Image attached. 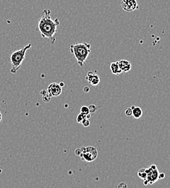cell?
Masks as SVG:
<instances>
[{
	"label": "cell",
	"instance_id": "6da1fadb",
	"mask_svg": "<svg viewBox=\"0 0 170 188\" xmlns=\"http://www.w3.org/2000/svg\"><path fill=\"white\" fill-rule=\"evenodd\" d=\"M60 22L58 18L53 20L51 17V10L44 9L41 18L38 20L36 30L43 38H48L53 44L56 40V33Z\"/></svg>",
	"mask_w": 170,
	"mask_h": 188
},
{
	"label": "cell",
	"instance_id": "7a4b0ae2",
	"mask_svg": "<svg viewBox=\"0 0 170 188\" xmlns=\"http://www.w3.org/2000/svg\"><path fill=\"white\" fill-rule=\"evenodd\" d=\"M70 53L75 58L77 64L83 67L90 53V45L86 42L70 45Z\"/></svg>",
	"mask_w": 170,
	"mask_h": 188
},
{
	"label": "cell",
	"instance_id": "3957f363",
	"mask_svg": "<svg viewBox=\"0 0 170 188\" xmlns=\"http://www.w3.org/2000/svg\"><path fill=\"white\" fill-rule=\"evenodd\" d=\"M31 47V44L29 43L24 46L23 48L17 50L12 52L10 55V63H11V69L10 72L13 74H15L17 70L20 68L22 63L23 62L25 58L26 51Z\"/></svg>",
	"mask_w": 170,
	"mask_h": 188
},
{
	"label": "cell",
	"instance_id": "277c9868",
	"mask_svg": "<svg viewBox=\"0 0 170 188\" xmlns=\"http://www.w3.org/2000/svg\"><path fill=\"white\" fill-rule=\"evenodd\" d=\"M81 153L79 155L82 161L86 162H91L94 161L98 156V150L93 146L81 147Z\"/></svg>",
	"mask_w": 170,
	"mask_h": 188
},
{
	"label": "cell",
	"instance_id": "5b68a950",
	"mask_svg": "<svg viewBox=\"0 0 170 188\" xmlns=\"http://www.w3.org/2000/svg\"><path fill=\"white\" fill-rule=\"evenodd\" d=\"M145 171L147 174L146 179L148 181V184H152L158 179L159 171H158V168H152L149 167L148 168H145Z\"/></svg>",
	"mask_w": 170,
	"mask_h": 188
},
{
	"label": "cell",
	"instance_id": "8992f818",
	"mask_svg": "<svg viewBox=\"0 0 170 188\" xmlns=\"http://www.w3.org/2000/svg\"><path fill=\"white\" fill-rule=\"evenodd\" d=\"M121 7L126 12H132L139 8L137 0H122Z\"/></svg>",
	"mask_w": 170,
	"mask_h": 188
},
{
	"label": "cell",
	"instance_id": "52a82bcc",
	"mask_svg": "<svg viewBox=\"0 0 170 188\" xmlns=\"http://www.w3.org/2000/svg\"><path fill=\"white\" fill-rule=\"evenodd\" d=\"M47 91L51 97H56L61 93L62 90L61 87L59 85V83L52 82L48 86Z\"/></svg>",
	"mask_w": 170,
	"mask_h": 188
},
{
	"label": "cell",
	"instance_id": "ba28073f",
	"mask_svg": "<svg viewBox=\"0 0 170 188\" xmlns=\"http://www.w3.org/2000/svg\"><path fill=\"white\" fill-rule=\"evenodd\" d=\"M86 80L91 84L93 86H95L98 85L100 82V77L98 74H95L92 71H89L85 77Z\"/></svg>",
	"mask_w": 170,
	"mask_h": 188
},
{
	"label": "cell",
	"instance_id": "9c48e42d",
	"mask_svg": "<svg viewBox=\"0 0 170 188\" xmlns=\"http://www.w3.org/2000/svg\"><path fill=\"white\" fill-rule=\"evenodd\" d=\"M118 65L122 72H128L132 69V64L129 62V61H127L126 59H121L117 61Z\"/></svg>",
	"mask_w": 170,
	"mask_h": 188
},
{
	"label": "cell",
	"instance_id": "30bf717a",
	"mask_svg": "<svg viewBox=\"0 0 170 188\" xmlns=\"http://www.w3.org/2000/svg\"><path fill=\"white\" fill-rule=\"evenodd\" d=\"M131 108H132V115L133 116L134 118L139 119L140 117H141V116L143 115V110L141 109L140 107L132 106Z\"/></svg>",
	"mask_w": 170,
	"mask_h": 188
},
{
	"label": "cell",
	"instance_id": "8fae6325",
	"mask_svg": "<svg viewBox=\"0 0 170 188\" xmlns=\"http://www.w3.org/2000/svg\"><path fill=\"white\" fill-rule=\"evenodd\" d=\"M110 69H111V72H112V74H119L122 73V71L118 65V63L117 61H115V62H112L110 64Z\"/></svg>",
	"mask_w": 170,
	"mask_h": 188
},
{
	"label": "cell",
	"instance_id": "7c38bea8",
	"mask_svg": "<svg viewBox=\"0 0 170 188\" xmlns=\"http://www.w3.org/2000/svg\"><path fill=\"white\" fill-rule=\"evenodd\" d=\"M40 94H41V95L42 96V100H43V102L48 103V102L50 101L51 97L50 95L48 94L47 90H42L40 92Z\"/></svg>",
	"mask_w": 170,
	"mask_h": 188
},
{
	"label": "cell",
	"instance_id": "4fadbf2b",
	"mask_svg": "<svg viewBox=\"0 0 170 188\" xmlns=\"http://www.w3.org/2000/svg\"><path fill=\"white\" fill-rule=\"evenodd\" d=\"M80 113L85 114V115H87L88 114H90L89 112V109H88V106H82L81 108H80Z\"/></svg>",
	"mask_w": 170,
	"mask_h": 188
},
{
	"label": "cell",
	"instance_id": "5bb4252c",
	"mask_svg": "<svg viewBox=\"0 0 170 188\" xmlns=\"http://www.w3.org/2000/svg\"><path fill=\"white\" fill-rule=\"evenodd\" d=\"M85 118H86V115H85V114H82V113H80V114L77 116L76 120H77V121L78 123H81V121H82L84 119H85Z\"/></svg>",
	"mask_w": 170,
	"mask_h": 188
},
{
	"label": "cell",
	"instance_id": "9a60e30c",
	"mask_svg": "<svg viewBox=\"0 0 170 188\" xmlns=\"http://www.w3.org/2000/svg\"><path fill=\"white\" fill-rule=\"evenodd\" d=\"M88 109L90 113H95L97 110V106L94 104H90L88 106Z\"/></svg>",
	"mask_w": 170,
	"mask_h": 188
},
{
	"label": "cell",
	"instance_id": "2e32d148",
	"mask_svg": "<svg viewBox=\"0 0 170 188\" xmlns=\"http://www.w3.org/2000/svg\"><path fill=\"white\" fill-rule=\"evenodd\" d=\"M137 176L142 179H146V176H147V174L145 173V171H138L137 172Z\"/></svg>",
	"mask_w": 170,
	"mask_h": 188
},
{
	"label": "cell",
	"instance_id": "e0dca14e",
	"mask_svg": "<svg viewBox=\"0 0 170 188\" xmlns=\"http://www.w3.org/2000/svg\"><path fill=\"white\" fill-rule=\"evenodd\" d=\"M81 124H82V126L83 127H88L89 125H90V121H89V119H84L82 121H81Z\"/></svg>",
	"mask_w": 170,
	"mask_h": 188
},
{
	"label": "cell",
	"instance_id": "ac0fdd59",
	"mask_svg": "<svg viewBox=\"0 0 170 188\" xmlns=\"http://www.w3.org/2000/svg\"><path fill=\"white\" fill-rule=\"evenodd\" d=\"M124 113H125V115L127 116H132V108H131V107L127 108L125 110Z\"/></svg>",
	"mask_w": 170,
	"mask_h": 188
},
{
	"label": "cell",
	"instance_id": "d6986e66",
	"mask_svg": "<svg viewBox=\"0 0 170 188\" xmlns=\"http://www.w3.org/2000/svg\"><path fill=\"white\" fill-rule=\"evenodd\" d=\"M118 187L119 188H127V185L124 183V182H121L118 184Z\"/></svg>",
	"mask_w": 170,
	"mask_h": 188
},
{
	"label": "cell",
	"instance_id": "ffe728a7",
	"mask_svg": "<svg viewBox=\"0 0 170 188\" xmlns=\"http://www.w3.org/2000/svg\"><path fill=\"white\" fill-rule=\"evenodd\" d=\"M75 153L76 155H80V153H81V150H80V148H77V149H75Z\"/></svg>",
	"mask_w": 170,
	"mask_h": 188
},
{
	"label": "cell",
	"instance_id": "44dd1931",
	"mask_svg": "<svg viewBox=\"0 0 170 188\" xmlns=\"http://www.w3.org/2000/svg\"><path fill=\"white\" fill-rule=\"evenodd\" d=\"M82 90H83V92L85 93H88L90 91V88H89L88 86H85Z\"/></svg>",
	"mask_w": 170,
	"mask_h": 188
},
{
	"label": "cell",
	"instance_id": "7402d4cb",
	"mask_svg": "<svg viewBox=\"0 0 170 188\" xmlns=\"http://www.w3.org/2000/svg\"><path fill=\"white\" fill-rule=\"evenodd\" d=\"M164 177H165V174L164 173H159V174H158V179H163Z\"/></svg>",
	"mask_w": 170,
	"mask_h": 188
},
{
	"label": "cell",
	"instance_id": "603a6c76",
	"mask_svg": "<svg viewBox=\"0 0 170 188\" xmlns=\"http://www.w3.org/2000/svg\"><path fill=\"white\" fill-rule=\"evenodd\" d=\"M143 184L144 185H148V181L145 179H143Z\"/></svg>",
	"mask_w": 170,
	"mask_h": 188
},
{
	"label": "cell",
	"instance_id": "cb8c5ba5",
	"mask_svg": "<svg viewBox=\"0 0 170 188\" xmlns=\"http://www.w3.org/2000/svg\"><path fill=\"white\" fill-rule=\"evenodd\" d=\"M150 167L152 168H157V166H156V164H151V166Z\"/></svg>",
	"mask_w": 170,
	"mask_h": 188
},
{
	"label": "cell",
	"instance_id": "d4e9b609",
	"mask_svg": "<svg viewBox=\"0 0 170 188\" xmlns=\"http://www.w3.org/2000/svg\"><path fill=\"white\" fill-rule=\"evenodd\" d=\"M59 85H60L61 87H62L64 85V82H59Z\"/></svg>",
	"mask_w": 170,
	"mask_h": 188
}]
</instances>
